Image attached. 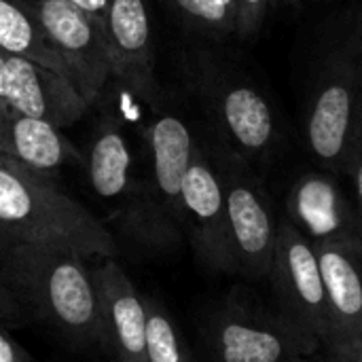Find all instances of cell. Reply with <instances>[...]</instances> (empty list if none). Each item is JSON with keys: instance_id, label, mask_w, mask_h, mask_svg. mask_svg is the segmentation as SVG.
<instances>
[{"instance_id": "obj_20", "label": "cell", "mask_w": 362, "mask_h": 362, "mask_svg": "<svg viewBox=\"0 0 362 362\" xmlns=\"http://www.w3.org/2000/svg\"><path fill=\"white\" fill-rule=\"evenodd\" d=\"M146 303V333L144 356L146 362H197L189 344L185 341L174 316L165 305L153 297H144Z\"/></svg>"}, {"instance_id": "obj_7", "label": "cell", "mask_w": 362, "mask_h": 362, "mask_svg": "<svg viewBox=\"0 0 362 362\" xmlns=\"http://www.w3.org/2000/svg\"><path fill=\"white\" fill-rule=\"evenodd\" d=\"M269 278L286 316L327 346L331 322L320 261L314 242L291 218L278 223Z\"/></svg>"}, {"instance_id": "obj_28", "label": "cell", "mask_w": 362, "mask_h": 362, "mask_svg": "<svg viewBox=\"0 0 362 362\" xmlns=\"http://www.w3.org/2000/svg\"><path fill=\"white\" fill-rule=\"evenodd\" d=\"M278 6H288V8H301L303 0H272Z\"/></svg>"}, {"instance_id": "obj_34", "label": "cell", "mask_w": 362, "mask_h": 362, "mask_svg": "<svg viewBox=\"0 0 362 362\" xmlns=\"http://www.w3.org/2000/svg\"><path fill=\"white\" fill-rule=\"evenodd\" d=\"M312 2H322V0H312Z\"/></svg>"}, {"instance_id": "obj_16", "label": "cell", "mask_w": 362, "mask_h": 362, "mask_svg": "<svg viewBox=\"0 0 362 362\" xmlns=\"http://www.w3.org/2000/svg\"><path fill=\"white\" fill-rule=\"evenodd\" d=\"M293 223L303 231L312 233V242L333 240L344 235L362 233L348 225V208L331 180L318 174L305 176L299 185H295L291 195Z\"/></svg>"}, {"instance_id": "obj_4", "label": "cell", "mask_w": 362, "mask_h": 362, "mask_svg": "<svg viewBox=\"0 0 362 362\" xmlns=\"http://www.w3.org/2000/svg\"><path fill=\"white\" fill-rule=\"evenodd\" d=\"M185 70L214 127V138L250 165L267 161L278 146L280 127L272 102L257 83L206 49H195Z\"/></svg>"}, {"instance_id": "obj_1", "label": "cell", "mask_w": 362, "mask_h": 362, "mask_svg": "<svg viewBox=\"0 0 362 362\" xmlns=\"http://www.w3.org/2000/svg\"><path fill=\"white\" fill-rule=\"evenodd\" d=\"M87 263L64 248L0 240V278L21 305L70 344L102 346L98 295Z\"/></svg>"}, {"instance_id": "obj_6", "label": "cell", "mask_w": 362, "mask_h": 362, "mask_svg": "<svg viewBox=\"0 0 362 362\" xmlns=\"http://www.w3.org/2000/svg\"><path fill=\"white\" fill-rule=\"evenodd\" d=\"M218 362H295L318 350L320 341L286 314L255 312L227 303L210 325Z\"/></svg>"}, {"instance_id": "obj_25", "label": "cell", "mask_w": 362, "mask_h": 362, "mask_svg": "<svg viewBox=\"0 0 362 362\" xmlns=\"http://www.w3.org/2000/svg\"><path fill=\"white\" fill-rule=\"evenodd\" d=\"M0 362H32L30 354L0 325Z\"/></svg>"}, {"instance_id": "obj_10", "label": "cell", "mask_w": 362, "mask_h": 362, "mask_svg": "<svg viewBox=\"0 0 362 362\" xmlns=\"http://www.w3.org/2000/svg\"><path fill=\"white\" fill-rule=\"evenodd\" d=\"M327 291L329 348L348 362L362 337V233L314 242Z\"/></svg>"}, {"instance_id": "obj_18", "label": "cell", "mask_w": 362, "mask_h": 362, "mask_svg": "<svg viewBox=\"0 0 362 362\" xmlns=\"http://www.w3.org/2000/svg\"><path fill=\"white\" fill-rule=\"evenodd\" d=\"M119 227L134 242L146 248H170L180 240L182 227L155 197L151 185H134L117 214Z\"/></svg>"}, {"instance_id": "obj_11", "label": "cell", "mask_w": 362, "mask_h": 362, "mask_svg": "<svg viewBox=\"0 0 362 362\" xmlns=\"http://www.w3.org/2000/svg\"><path fill=\"white\" fill-rule=\"evenodd\" d=\"M110 76L148 106H159L155 45L146 0H112L102 25Z\"/></svg>"}, {"instance_id": "obj_23", "label": "cell", "mask_w": 362, "mask_h": 362, "mask_svg": "<svg viewBox=\"0 0 362 362\" xmlns=\"http://www.w3.org/2000/svg\"><path fill=\"white\" fill-rule=\"evenodd\" d=\"M25 308L17 299V295L6 286V282L0 278V325L4 322H19L23 320Z\"/></svg>"}, {"instance_id": "obj_5", "label": "cell", "mask_w": 362, "mask_h": 362, "mask_svg": "<svg viewBox=\"0 0 362 362\" xmlns=\"http://www.w3.org/2000/svg\"><path fill=\"white\" fill-rule=\"evenodd\" d=\"M204 146L223 185L238 274L252 280L269 278L280 223L272 199L242 155L216 138Z\"/></svg>"}, {"instance_id": "obj_13", "label": "cell", "mask_w": 362, "mask_h": 362, "mask_svg": "<svg viewBox=\"0 0 362 362\" xmlns=\"http://www.w3.org/2000/svg\"><path fill=\"white\" fill-rule=\"evenodd\" d=\"M4 55L6 102L13 115L42 119L55 127L74 125L89 110L85 98L72 83L40 64L23 57Z\"/></svg>"}, {"instance_id": "obj_15", "label": "cell", "mask_w": 362, "mask_h": 362, "mask_svg": "<svg viewBox=\"0 0 362 362\" xmlns=\"http://www.w3.org/2000/svg\"><path fill=\"white\" fill-rule=\"evenodd\" d=\"M2 155L42 176H49L62 165L81 159L78 151L59 132V127L23 115H13L4 123Z\"/></svg>"}, {"instance_id": "obj_14", "label": "cell", "mask_w": 362, "mask_h": 362, "mask_svg": "<svg viewBox=\"0 0 362 362\" xmlns=\"http://www.w3.org/2000/svg\"><path fill=\"white\" fill-rule=\"evenodd\" d=\"M146 142L153 159V178L148 185L159 204L182 227V182L197 140L178 115L161 112L146 127Z\"/></svg>"}, {"instance_id": "obj_22", "label": "cell", "mask_w": 362, "mask_h": 362, "mask_svg": "<svg viewBox=\"0 0 362 362\" xmlns=\"http://www.w3.org/2000/svg\"><path fill=\"white\" fill-rule=\"evenodd\" d=\"M272 4H274L272 0H235V11H233L235 36L252 38L263 28Z\"/></svg>"}, {"instance_id": "obj_21", "label": "cell", "mask_w": 362, "mask_h": 362, "mask_svg": "<svg viewBox=\"0 0 362 362\" xmlns=\"http://www.w3.org/2000/svg\"><path fill=\"white\" fill-rule=\"evenodd\" d=\"M174 15L176 19L210 38H225V36H235V23L231 11L225 6L223 0H161Z\"/></svg>"}, {"instance_id": "obj_17", "label": "cell", "mask_w": 362, "mask_h": 362, "mask_svg": "<svg viewBox=\"0 0 362 362\" xmlns=\"http://www.w3.org/2000/svg\"><path fill=\"white\" fill-rule=\"evenodd\" d=\"M87 176L93 193L106 202L125 199L134 189L132 153L115 121H104L95 129L87 155Z\"/></svg>"}, {"instance_id": "obj_30", "label": "cell", "mask_w": 362, "mask_h": 362, "mask_svg": "<svg viewBox=\"0 0 362 362\" xmlns=\"http://www.w3.org/2000/svg\"><path fill=\"white\" fill-rule=\"evenodd\" d=\"M11 2H15V4H19V6H23V8H30V11H32V6L36 4V0H11Z\"/></svg>"}, {"instance_id": "obj_33", "label": "cell", "mask_w": 362, "mask_h": 362, "mask_svg": "<svg viewBox=\"0 0 362 362\" xmlns=\"http://www.w3.org/2000/svg\"><path fill=\"white\" fill-rule=\"evenodd\" d=\"M295 362H312V361H308V356H303V358H299V361H295Z\"/></svg>"}, {"instance_id": "obj_27", "label": "cell", "mask_w": 362, "mask_h": 362, "mask_svg": "<svg viewBox=\"0 0 362 362\" xmlns=\"http://www.w3.org/2000/svg\"><path fill=\"white\" fill-rule=\"evenodd\" d=\"M13 117V110L6 102V74H4V55L0 53V136H2V127L4 123ZM2 153V146H0Z\"/></svg>"}, {"instance_id": "obj_32", "label": "cell", "mask_w": 362, "mask_h": 362, "mask_svg": "<svg viewBox=\"0 0 362 362\" xmlns=\"http://www.w3.org/2000/svg\"><path fill=\"white\" fill-rule=\"evenodd\" d=\"M4 159H6V155H2V153H0V165L4 163Z\"/></svg>"}, {"instance_id": "obj_12", "label": "cell", "mask_w": 362, "mask_h": 362, "mask_svg": "<svg viewBox=\"0 0 362 362\" xmlns=\"http://www.w3.org/2000/svg\"><path fill=\"white\" fill-rule=\"evenodd\" d=\"M98 295L102 348L115 362H146V303L119 261L102 259L91 267Z\"/></svg>"}, {"instance_id": "obj_29", "label": "cell", "mask_w": 362, "mask_h": 362, "mask_svg": "<svg viewBox=\"0 0 362 362\" xmlns=\"http://www.w3.org/2000/svg\"><path fill=\"white\" fill-rule=\"evenodd\" d=\"M348 362H362V337H361V341H358V346L354 348L352 356L348 358Z\"/></svg>"}, {"instance_id": "obj_31", "label": "cell", "mask_w": 362, "mask_h": 362, "mask_svg": "<svg viewBox=\"0 0 362 362\" xmlns=\"http://www.w3.org/2000/svg\"><path fill=\"white\" fill-rule=\"evenodd\" d=\"M223 2H225V6H227V8L231 11V15H233V11H235V0H223ZM233 23H235V21H233Z\"/></svg>"}, {"instance_id": "obj_24", "label": "cell", "mask_w": 362, "mask_h": 362, "mask_svg": "<svg viewBox=\"0 0 362 362\" xmlns=\"http://www.w3.org/2000/svg\"><path fill=\"white\" fill-rule=\"evenodd\" d=\"M346 174H350V178H352L356 206H358V212H361L362 216V136L358 138V142H356V146L352 151V157L348 161Z\"/></svg>"}, {"instance_id": "obj_9", "label": "cell", "mask_w": 362, "mask_h": 362, "mask_svg": "<svg viewBox=\"0 0 362 362\" xmlns=\"http://www.w3.org/2000/svg\"><path fill=\"white\" fill-rule=\"evenodd\" d=\"M182 229L208 269L238 274L223 185L206 146L199 142L182 182Z\"/></svg>"}, {"instance_id": "obj_8", "label": "cell", "mask_w": 362, "mask_h": 362, "mask_svg": "<svg viewBox=\"0 0 362 362\" xmlns=\"http://www.w3.org/2000/svg\"><path fill=\"white\" fill-rule=\"evenodd\" d=\"M32 15L49 47L59 57L66 78L89 106L95 104L110 78L102 25L91 21L68 0H36Z\"/></svg>"}, {"instance_id": "obj_2", "label": "cell", "mask_w": 362, "mask_h": 362, "mask_svg": "<svg viewBox=\"0 0 362 362\" xmlns=\"http://www.w3.org/2000/svg\"><path fill=\"white\" fill-rule=\"evenodd\" d=\"M0 240L64 248L87 261L117 257V242L102 221L11 157L0 165Z\"/></svg>"}, {"instance_id": "obj_3", "label": "cell", "mask_w": 362, "mask_h": 362, "mask_svg": "<svg viewBox=\"0 0 362 362\" xmlns=\"http://www.w3.org/2000/svg\"><path fill=\"white\" fill-rule=\"evenodd\" d=\"M327 45L305 106V142L327 172H346L362 136V13Z\"/></svg>"}, {"instance_id": "obj_26", "label": "cell", "mask_w": 362, "mask_h": 362, "mask_svg": "<svg viewBox=\"0 0 362 362\" xmlns=\"http://www.w3.org/2000/svg\"><path fill=\"white\" fill-rule=\"evenodd\" d=\"M68 2L74 4L78 11H83V13H85L91 21H95L98 25H104L112 0H68Z\"/></svg>"}, {"instance_id": "obj_35", "label": "cell", "mask_w": 362, "mask_h": 362, "mask_svg": "<svg viewBox=\"0 0 362 362\" xmlns=\"http://www.w3.org/2000/svg\"><path fill=\"white\" fill-rule=\"evenodd\" d=\"M0 146H2V136H0Z\"/></svg>"}, {"instance_id": "obj_19", "label": "cell", "mask_w": 362, "mask_h": 362, "mask_svg": "<svg viewBox=\"0 0 362 362\" xmlns=\"http://www.w3.org/2000/svg\"><path fill=\"white\" fill-rule=\"evenodd\" d=\"M0 53L30 59L66 76L59 57L49 47L32 11L11 0H0Z\"/></svg>"}]
</instances>
